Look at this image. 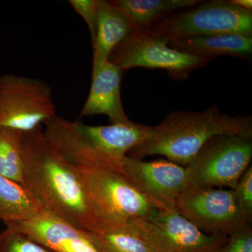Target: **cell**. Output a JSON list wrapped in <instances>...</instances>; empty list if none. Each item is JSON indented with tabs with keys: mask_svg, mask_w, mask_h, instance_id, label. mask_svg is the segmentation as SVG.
I'll list each match as a JSON object with an SVG mask.
<instances>
[{
	"mask_svg": "<svg viewBox=\"0 0 252 252\" xmlns=\"http://www.w3.org/2000/svg\"><path fill=\"white\" fill-rule=\"evenodd\" d=\"M23 186L41 210L86 231L104 224L76 167L45 137L43 126L23 132Z\"/></svg>",
	"mask_w": 252,
	"mask_h": 252,
	"instance_id": "6da1fadb",
	"label": "cell"
},
{
	"mask_svg": "<svg viewBox=\"0 0 252 252\" xmlns=\"http://www.w3.org/2000/svg\"><path fill=\"white\" fill-rule=\"evenodd\" d=\"M152 126L129 121L109 126H89L56 117L44 124L46 138L74 167L123 172L127 154L148 137Z\"/></svg>",
	"mask_w": 252,
	"mask_h": 252,
	"instance_id": "7a4b0ae2",
	"label": "cell"
},
{
	"mask_svg": "<svg viewBox=\"0 0 252 252\" xmlns=\"http://www.w3.org/2000/svg\"><path fill=\"white\" fill-rule=\"evenodd\" d=\"M220 135L252 138V117H233L220 112L217 105L202 112L175 111L152 126L148 137L128 157L161 155L185 167L207 142Z\"/></svg>",
	"mask_w": 252,
	"mask_h": 252,
	"instance_id": "3957f363",
	"label": "cell"
},
{
	"mask_svg": "<svg viewBox=\"0 0 252 252\" xmlns=\"http://www.w3.org/2000/svg\"><path fill=\"white\" fill-rule=\"evenodd\" d=\"M252 158V138L236 135L214 137L185 167L187 188L228 187L233 190Z\"/></svg>",
	"mask_w": 252,
	"mask_h": 252,
	"instance_id": "277c9868",
	"label": "cell"
},
{
	"mask_svg": "<svg viewBox=\"0 0 252 252\" xmlns=\"http://www.w3.org/2000/svg\"><path fill=\"white\" fill-rule=\"evenodd\" d=\"M150 31L167 40L228 33L252 36V13L230 1L215 0L169 15L154 24Z\"/></svg>",
	"mask_w": 252,
	"mask_h": 252,
	"instance_id": "5b68a950",
	"label": "cell"
},
{
	"mask_svg": "<svg viewBox=\"0 0 252 252\" xmlns=\"http://www.w3.org/2000/svg\"><path fill=\"white\" fill-rule=\"evenodd\" d=\"M75 167L104 226L127 223L157 210L123 172L105 168Z\"/></svg>",
	"mask_w": 252,
	"mask_h": 252,
	"instance_id": "8992f818",
	"label": "cell"
},
{
	"mask_svg": "<svg viewBox=\"0 0 252 252\" xmlns=\"http://www.w3.org/2000/svg\"><path fill=\"white\" fill-rule=\"evenodd\" d=\"M56 110L45 81L14 74L0 77V127L28 132L56 116Z\"/></svg>",
	"mask_w": 252,
	"mask_h": 252,
	"instance_id": "52a82bcc",
	"label": "cell"
},
{
	"mask_svg": "<svg viewBox=\"0 0 252 252\" xmlns=\"http://www.w3.org/2000/svg\"><path fill=\"white\" fill-rule=\"evenodd\" d=\"M109 61L124 70L131 68L161 69L176 80L187 79L205 67L207 60L180 52L167 46V39L150 31H132L112 51Z\"/></svg>",
	"mask_w": 252,
	"mask_h": 252,
	"instance_id": "ba28073f",
	"label": "cell"
},
{
	"mask_svg": "<svg viewBox=\"0 0 252 252\" xmlns=\"http://www.w3.org/2000/svg\"><path fill=\"white\" fill-rule=\"evenodd\" d=\"M127 223L157 252H214L227 240L206 234L176 211L154 210Z\"/></svg>",
	"mask_w": 252,
	"mask_h": 252,
	"instance_id": "9c48e42d",
	"label": "cell"
},
{
	"mask_svg": "<svg viewBox=\"0 0 252 252\" xmlns=\"http://www.w3.org/2000/svg\"><path fill=\"white\" fill-rule=\"evenodd\" d=\"M175 211L209 235L228 236L246 223L231 189L187 188L177 198Z\"/></svg>",
	"mask_w": 252,
	"mask_h": 252,
	"instance_id": "30bf717a",
	"label": "cell"
},
{
	"mask_svg": "<svg viewBox=\"0 0 252 252\" xmlns=\"http://www.w3.org/2000/svg\"><path fill=\"white\" fill-rule=\"evenodd\" d=\"M123 173L158 210L175 211L176 202L187 189L185 167L170 160L144 162L127 156Z\"/></svg>",
	"mask_w": 252,
	"mask_h": 252,
	"instance_id": "8fae6325",
	"label": "cell"
},
{
	"mask_svg": "<svg viewBox=\"0 0 252 252\" xmlns=\"http://www.w3.org/2000/svg\"><path fill=\"white\" fill-rule=\"evenodd\" d=\"M6 226L53 252H100L86 230L44 210L30 220Z\"/></svg>",
	"mask_w": 252,
	"mask_h": 252,
	"instance_id": "7c38bea8",
	"label": "cell"
},
{
	"mask_svg": "<svg viewBox=\"0 0 252 252\" xmlns=\"http://www.w3.org/2000/svg\"><path fill=\"white\" fill-rule=\"evenodd\" d=\"M123 70L109 60L93 64L92 84L80 117L105 115L112 124L130 121L121 96Z\"/></svg>",
	"mask_w": 252,
	"mask_h": 252,
	"instance_id": "4fadbf2b",
	"label": "cell"
},
{
	"mask_svg": "<svg viewBox=\"0 0 252 252\" xmlns=\"http://www.w3.org/2000/svg\"><path fill=\"white\" fill-rule=\"evenodd\" d=\"M167 44L172 49L209 62L222 56L245 60L252 54V36L233 33L169 39Z\"/></svg>",
	"mask_w": 252,
	"mask_h": 252,
	"instance_id": "5bb4252c",
	"label": "cell"
},
{
	"mask_svg": "<svg viewBox=\"0 0 252 252\" xmlns=\"http://www.w3.org/2000/svg\"><path fill=\"white\" fill-rule=\"evenodd\" d=\"M135 31H147L173 11L195 7L198 0H112Z\"/></svg>",
	"mask_w": 252,
	"mask_h": 252,
	"instance_id": "9a60e30c",
	"label": "cell"
},
{
	"mask_svg": "<svg viewBox=\"0 0 252 252\" xmlns=\"http://www.w3.org/2000/svg\"><path fill=\"white\" fill-rule=\"evenodd\" d=\"M132 31V26L110 1L98 0L93 64L109 60L114 49Z\"/></svg>",
	"mask_w": 252,
	"mask_h": 252,
	"instance_id": "2e32d148",
	"label": "cell"
},
{
	"mask_svg": "<svg viewBox=\"0 0 252 252\" xmlns=\"http://www.w3.org/2000/svg\"><path fill=\"white\" fill-rule=\"evenodd\" d=\"M41 211L24 186L0 175V220L5 225L30 220Z\"/></svg>",
	"mask_w": 252,
	"mask_h": 252,
	"instance_id": "e0dca14e",
	"label": "cell"
},
{
	"mask_svg": "<svg viewBox=\"0 0 252 252\" xmlns=\"http://www.w3.org/2000/svg\"><path fill=\"white\" fill-rule=\"evenodd\" d=\"M100 252H157L133 231L127 223H113L98 231H87Z\"/></svg>",
	"mask_w": 252,
	"mask_h": 252,
	"instance_id": "ac0fdd59",
	"label": "cell"
},
{
	"mask_svg": "<svg viewBox=\"0 0 252 252\" xmlns=\"http://www.w3.org/2000/svg\"><path fill=\"white\" fill-rule=\"evenodd\" d=\"M23 132L0 127V175L23 185Z\"/></svg>",
	"mask_w": 252,
	"mask_h": 252,
	"instance_id": "d6986e66",
	"label": "cell"
},
{
	"mask_svg": "<svg viewBox=\"0 0 252 252\" xmlns=\"http://www.w3.org/2000/svg\"><path fill=\"white\" fill-rule=\"evenodd\" d=\"M235 203L246 223L252 220V166L250 165L233 189Z\"/></svg>",
	"mask_w": 252,
	"mask_h": 252,
	"instance_id": "ffe728a7",
	"label": "cell"
},
{
	"mask_svg": "<svg viewBox=\"0 0 252 252\" xmlns=\"http://www.w3.org/2000/svg\"><path fill=\"white\" fill-rule=\"evenodd\" d=\"M0 242V252H53L29 237L6 228Z\"/></svg>",
	"mask_w": 252,
	"mask_h": 252,
	"instance_id": "44dd1931",
	"label": "cell"
},
{
	"mask_svg": "<svg viewBox=\"0 0 252 252\" xmlns=\"http://www.w3.org/2000/svg\"><path fill=\"white\" fill-rule=\"evenodd\" d=\"M214 252H252V229L249 223L232 232L225 243Z\"/></svg>",
	"mask_w": 252,
	"mask_h": 252,
	"instance_id": "7402d4cb",
	"label": "cell"
},
{
	"mask_svg": "<svg viewBox=\"0 0 252 252\" xmlns=\"http://www.w3.org/2000/svg\"><path fill=\"white\" fill-rule=\"evenodd\" d=\"M69 3L87 24L92 43L94 42L95 37L98 0H69Z\"/></svg>",
	"mask_w": 252,
	"mask_h": 252,
	"instance_id": "603a6c76",
	"label": "cell"
},
{
	"mask_svg": "<svg viewBox=\"0 0 252 252\" xmlns=\"http://www.w3.org/2000/svg\"><path fill=\"white\" fill-rule=\"evenodd\" d=\"M231 3L236 5L241 9L247 10V11H252V0H231Z\"/></svg>",
	"mask_w": 252,
	"mask_h": 252,
	"instance_id": "cb8c5ba5",
	"label": "cell"
},
{
	"mask_svg": "<svg viewBox=\"0 0 252 252\" xmlns=\"http://www.w3.org/2000/svg\"><path fill=\"white\" fill-rule=\"evenodd\" d=\"M4 230L3 231L0 232V242H1V239H2L3 236H4Z\"/></svg>",
	"mask_w": 252,
	"mask_h": 252,
	"instance_id": "d4e9b609",
	"label": "cell"
}]
</instances>
